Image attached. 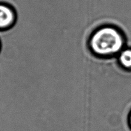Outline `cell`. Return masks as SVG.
Listing matches in <instances>:
<instances>
[{"label":"cell","instance_id":"1","mask_svg":"<svg viewBox=\"0 0 131 131\" xmlns=\"http://www.w3.org/2000/svg\"><path fill=\"white\" fill-rule=\"evenodd\" d=\"M88 47L97 57L114 58L126 47V38L118 27L106 24L98 28L92 33L88 40Z\"/></svg>","mask_w":131,"mask_h":131},{"label":"cell","instance_id":"2","mask_svg":"<svg viewBox=\"0 0 131 131\" xmlns=\"http://www.w3.org/2000/svg\"><path fill=\"white\" fill-rule=\"evenodd\" d=\"M17 14L12 5L0 2V29H7L15 25Z\"/></svg>","mask_w":131,"mask_h":131},{"label":"cell","instance_id":"3","mask_svg":"<svg viewBox=\"0 0 131 131\" xmlns=\"http://www.w3.org/2000/svg\"><path fill=\"white\" fill-rule=\"evenodd\" d=\"M120 66L127 70H131V47H125L117 55Z\"/></svg>","mask_w":131,"mask_h":131},{"label":"cell","instance_id":"4","mask_svg":"<svg viewBox=\"0 0 131 131\" xmlns=\"http://www.w3.org/2000/svg\"><path fill=\"white\" fill-rule=\"evenodd\" d=\"M128 122H129V127H130V130H131V111H130V113H129V118H128Z\"/></svg>","mask_w":131,"mask_h":131}]
</instances>
